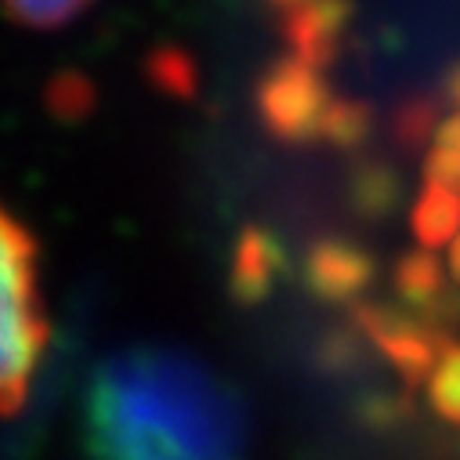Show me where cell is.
<instances>
[{
    "instance_id": "14",
    "label": "cell",
    "mask_w": 460,
    "mask_h": 460,
    "mask_svg": "<svg viewBox=\"0 0 460 460\" xmlns=\"http://www.w3.org/2000/svg\"><path fill=\"white\" fill-rule=\"evenodd\" d=\"M363 185H367V203H374V207H392V199H395V181H392V174L388 171H381V167H374V171H367V178H363Z\"/></svg>"
},
{
    "instance_id": "4",
    "label": "cell",
    "mask_w": 460,
    "mask_h": 460,
    "mask_svg": "<svg viewBox=\"0 0 460 460\" xmlns=\"http://www.w3.org/2000/svg\"><path fill=\"white\" fill-rule=\"evenodd\" d=\"M363 326L370 330L377 349L392 359V367L410 385L428 381V374L435 370V363L446 349L442 330L428 319H417V315H402V312H388V308H367Z\"/></svg>"
},
{
    "instance_id": "3",
    "label": "cell",
    "mask_w": 460,
    "mask_h": 460,
    "mask_svg": "<svg viewBox=\"0 0 460 460\" xmlns=\"http://www.w3.org/2000/svg\"><path fill=\"white\" fill-rule=\"evenodd\" d=\"M333 98L326 94V84L315 66H308L297 55L279 58L269 76L261 80L258 105L272 135L283 142H312L319 138L323 112Z\"/></svg>"
},
{
    "instance_id": "5",
    "label": "cell",
    "mask_w": 460,
    "mask_h": 460,
    "mask_svg": "<svg viewBox=\"0 0 460 460\" xmlns=\"http://www.w3.org/2000/svg\"><path fill=\"white\" fill-rule=\"evenodd\" d=\"M356 0H305V4L283 12V37L290 55L323 69L337 58L341 33L349 30Z\"/></svg>"
},
{
    "instance_id": "7",
    "label": "cell",
    "mask_w": 460,
    "mask_h": 460,
    "mask_svg": "<svg viewBox=\"0 0 460 460\" xmlns=\"http://www.w3.org/2000/svg\"><path fill=\"white\" fill-rule=\"evenodd\" d=\"M312 276L326 294L344 297V294L363 290V283L370 279V261H367V254H359L349 243H326L315 251Z\"/></svg>"
},
{
    "instance_id": "17",
    "label": "cell",
    "mask_w": 460,
    "mask_h": 460,
    "mask_svg": "<svg viewBox=\"0 0 460 460\" xmlns=\"http://www.w3.org/2000/svg\"><path fill=\"white\" fill-rule=\"evenodd\" d=\"M449 272H453V279L460 283V233H456L453 243H449Z\"/></svg>"
},
{
    "instance_id": "2",
    "label": "cell",
    "mask_w": 460,
    "mask_h": 460,
    "mask_svg": "<svg viewBox=\"0 0 460 460\" xmlns=\"http://www.w3.org/2000/svg\"><path fill=\"white\" fill-rule=\"evenodd\" d=\"M48 352L40 254L30 228L0 203V413L15 410Z\"/></svg>"
},
{
    "instance_id": "11",
    "label": "cell",
    "mask_w": 460,
    "mask_h": 460,
    "mask_svg": "<svg viewBox=\"0 0 460 460\" xmlns=\"http://www.w3.org/2000/svg\"><path fill=\"white\" fill-rule=\"evenodd\" d=\"M370 135V105L352 102V98H333L323 112V124H319V138L352 149Z\"/></svg>"
},
{
    "instance_id": "15",
    "label": "cell",
    "mask_w": 460,
    "mask_h": 460,
    "mask_svg": "<svg viewBox=\"0 0 460 460\" xmlns=\"http://www.w3.org/2000/svg\"><path fill=\"white\" fill-rule=\"evenodd\" d=\"M435 146L460 156V112H453V117H446L438 128H435Z\"/></svg>"
},
{
    "instance_id": "16",
    "label": "cell",
    "mask_w": 460,
    "mask_h": 460,
    "mask_svg": "<svg viewBox=\"0 0 460 460\" xmlns=\"http://www.w3.org/2000/svg\"><path fill=\"white\" fill-rule=\"evenodd\" d=\"M442 91H446L449 102L460 105V62H453V66L446 69V76H442Z\"/></svg>"
},
{
    "instance_id": "6",
    "label": "cell",
    "mask_w": 460,
    "mask_h": 460,
    "mask_svg": "<svg viewBox=\"0 0 460 460\" xmlns=\"http://www.w3.org/2000/svg\"><path fill=\"white\" fill-rule=\"evenodd\" d=\"M413 236L420 247H446L460 233V192L446 185H424L417 207H413Z\"/></svg>"
},
{
    "instance_id": "13",
    "label": "cell",
    "mask_w": 460,
    "mask_h": 460,
    "mask_svg": "<svg viewBox=\"0 0 460 460\" xmlns=\"http://www.w3.org/2000/svg\"><path fill=\"white\" fill-rule=\"evenodd\" d=\"M424 178L431 185H446V189H456L460 192V156L431 146V153L424 156Z\"/></svg>"
},
{
    "instance_id": "10",
    "label": "cell",
    "mask_w": 460,
    "mask_h": 460,
    "mask_svg": "<svg viewBox=\"0 0 460 460\" xmlns=\"http://www.w3.org/2000/svg\"><path fill=\"white\" fill-rule=\"evenodd\" d=\"M428 402L442 420L460 428V344H446L428 374Z\"/></svg>"
},
{
    "instance_id": "12",
    "label": "cell",
    "mask_w": 460,
    "mask_h": 460,
    "mask_svg": "<svg viewBox=\"0 0 460 460\" xmlns=\"http://www.w3.org/2000/svg\"><path fill=\"white\" fill-rule=\"evenodd\" d=\"M435 128H438V102L428 98V94L406 98V102L395 109V117H392V131H395L399 146H406V149L424 146V138H428Z\"/></svg>"
},
{
    "instance_id": "8",
    "label": "cell",
    "mask_w": 460,
    "mask_h": 460,
    "mask_svg": "<svg viewBox=\"0 0 460 460\" xmlns=\"http://www.w3.org/2000/svg\"><path fill=\"white\" fill-rule=\"evenodd\" d=\"M395 287H399V294L413 308H435L446 297V269H442V261L428 247L424 251H413V254H406L399 261Z\"/></svg>"
},
{
    "instance_id": "18",
    "label": "cell",
    "mask_w": 460,
    "mask_h": 460,
    "mask_svg": "<svg viewBox=\"0 0 460 460\" xmlns=\"http://www.w3.org/2000/svg\"><path fill=\"white\" fill-rule=\"evenodd\" d=\"M265 4H272L276 12H290V8H297V4H305V0H265Z\"/></svg>"
},
{
    "instance_id": "9",
    "label": "cell",
    "mask_w": 460,
    "mask_h": 460,
    "mask_svg": "<svg viewBox=\"0 0 460 460\" xmlns=\"http://www.w3.org/2000/svg\"><path fill=\"white\" fill-rule=\"evenodd\" d=\"M94 0H0V12L26 30H58L80 19Z\"/></svg>"
},
{
    "instance_id": "1",
    "label": "cell",
    "mask_w": 460,
    "mask_h": 460,
    "mask_svg": "<svg viewBox=\"0 0 460 460\" xmlns=\"http://www.w3.org/2000/svg\"><path fill=\"white\" fill-rule=\"evenodd\" d=\"M87 460H247V413L210 367L174 349H131L84 392Z\"/></svg>"
}]
</instances>
